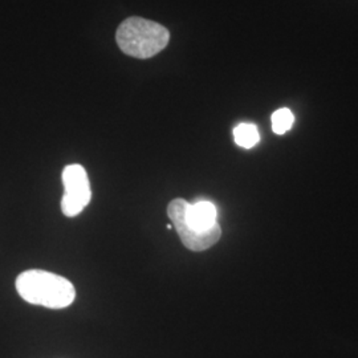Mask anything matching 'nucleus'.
I'll return each mask as SVG.
<instances>
[{"label": "nucleus", "mask_w": 358, "mask_h": 358, "mask_svg": "<svg viewBox=\"0 0 358 358\" xmlns=\"http://www.w3.org/2000/svg\"><path fill=\"white\" fill-rule=\"evenodd\" d=\"M167 215L183 245L195 252L208 250L222 236V229L217 222V207L211 202L189 203L178 198L169 203Z\"/></svg>", "instance_id": "obj_1"}, {"label": "nucleus", "mask_w": 358, "mask_h": 358, "mask_svg": "<svg viewBox=\"0 0 358 358\" xmlns=\"http://www.w3.org/2000/svg\"><path fill=\"white\" fill-rule=\"evenodd\" d=\"M15 284L20 297L34 306L63 309L69 307L76 297L72 282L43 269H29L20 273Z\"/></svg>", "instance_id": "obj_2"}, {"label": "nucleus", "mask_w": 358, "mask_h": 358, "mask_svg": "<svg viewBox=\"0 0 358 358\" xmlns=\"http://www.w3.org/2000/svg\"><path fill=\"white\" fill-rule=\"evenodd\" d=\"M115 40L125 55L137 59H150L166 48L170 34L167 28L155 22L134 16L120 24Z\"/></svg>", "instance_id": "obj_3"}, {"label": "nucleus", "mask_w": 358, "mask_h": 358, "mask_svg": "<svg viewBox=\"0 0 358 358\" xmlns=\"http://www.w3.org/2000/svg\"><path fill=\"white\" fill-rule=\"evenodd\" d=\"M64 195L62 211L65 217H76L83 213L92 199L90 178L81 165H69L63 171Z\"/></svg>", "instance_id": "obj_4"}, {"label": "nucleus", "mask_w": 358, "mask_h": 358, "mask_svg": "<svg viewBox=\"0 0 358 358\" xmlns=\"http://www.w3.org/2000/svg\"><path fill=\"white\" fill-rule=\"evenodd\" d=\"M234 138L236 145L244 149H251L260 140L259 130L252 124H241L234 129Z\"/></svg>", "instance_id": "obj_5"}, {"label": "nucleus", "mask_w": 358, "mask_h": 358, "mask_svg": "<svg viewBox=\"0 0 358 358\" xmlns=\"http://www.w3.org/2000/svg\"><path fill=\"white\" fill-rule=\"evenodd\" d=\"M294 121V113L287 108H282L272 115V129L276 134L282 136L292 128Z\"/></svg>", "instance_id": "obj_6"}]
</instances>
